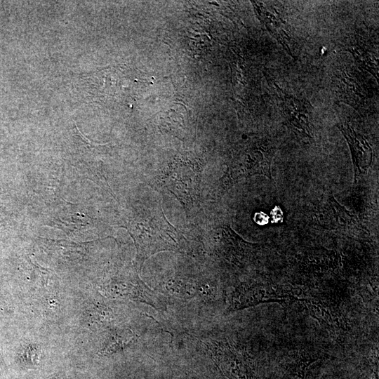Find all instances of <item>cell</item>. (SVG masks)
<instances>
[{
	"instance_id": "5",
	"label": "cell",
	"mask_w": 379,
	"mask_h": 379,
	"mask_svg": "<svg viewBox=\"0 0 379 379\" xmlns=\"http://www.w3.org/2000/svg\"><path fill=\"white\" fill-rule=\"evenodd\" d=\"M332 81L337 97L341 102L357 109L365 107L368 93L357 73L344 70L335 74Z\"/></svg>"
},
{
	"instance_id": "1",
	"label": "cell",
	"mask_w": 379,
	"mask_h": 379,
	"mask_svg": "<svg viewBox=\"0 0 379 379\" xmlns=\"http://www.w3.org/2000/svg\"><path fill=\"white\" fill-rule=\"evenodd\" d=\"M294 291L277 286L253 283L242 284L235 290L229 311H235L253 307L261 303H286L296 300Z\"/></svg>"
},
{
	"instance_id": "2",
	"label": "cell",
	"mask_w": 379,
	"mask_h": 379,
	"mask_svg": "<svg viewBox=\"0 0 379 379\" xmlns=\"http://www.w3.org/2000/svg\"><path fill=\"white\" fill-rule=\"evenodd\" d=\"M318 208L317 218L321 225L333 231L348 234L364 233L357 216L340 204L332 196L324 200Z\"/></svg>"
},
{
	"instance_id": "7",
	"label": "cell",
	"mask_w": 379,
	"mask_h": 379,
	"mask_svg": "<svg viewBox=\"0 0 379 379\" xmlns=\"http://www.w3.org/2000/svg\"><path fill=\"white\" fill-rule=\"evenodd\" d=\"M219 359L229 379H255L252 362L246 353L227 345L220 351Z\"/></svg>"
},
{
	"instance_id": "8",
	"label": "cell",
	"mask_w": 379,
	"mask_h": 379,
	"mask_svg": "<svg viewBox=\"0 0 379 379\" xmlns=\"http://www.w3.org/2000/svg\"><path fill=\"white\" fill-rule=\"evenodd\" d=\"M260 20L269 32L281 44L283 48L292 55L290 43L292 39L286 27V23L274 8H270L259 1H253Z\"/></svg>"
},
{
	"instance_id": "6",
	"label": "cell",
	"mask_w": 379,
	"mask_h": 379,
	"mask_svg": "<svg viewBox=\"0 0 379 379\" xmlns=\"http://www.w3.org/2000/svg\"><path fill=\"white\" fill-rule=\"evenodd\" d=\"M336 126L349 145L354 166V182H357L371 165L373 150L367 140L349 124L340 123Z\"/></svg>"
},
{
	"instance_id": "3",
	"label": "cell",
	"mask_w": 379,
	"mask_h": 379,
	"mask_svg": "<svg viewBox=\"0 0 379 379\" xmlns=\"http://www.w3.org/2000/svg\"><path fill=\"white\" fill-rule=\"evenodd\" d=\"M274 153V148L269 145H258L248 149L231 166V178L237 180L258 174L272 180L271 165Z\"/></svg>"
},
{
	"instance_id": "4",
	"label": "cell",
	"mask_w": 379,
	"mask_h": 379,
	"mask_svg": "<svg viewBox=\"0 0 379 379\" xmlns=\"http://www.w3.org/2000/svg\"><path fill=\"white\" fill-rule=\"evenodd\" d=\"M283 114L292 128L301 135L312 138L309 104L303 99L286 94L277 86Z\"/></svg>"
},
{
	"instance_id": "11",
	"label": "cell",
	"mask_w": 379,
	"mask_h": 379,
	"mask_svg": "<svg viewBox=\"0 0 379 379\" xmlns=\"http://www.w3.org/2000/svg\"><path fill=\"white\" fill-rule=\"evenodd\" d=\"M355 60L366 70L371 73L378 79V58L371 51L355 44L349 48Z\"/></svg>"
},
{
	"instance_id": "9",
	"label": "cell",
	"mask_w": 379,
	"mask_h": 379,
	"mask_svg": "<svg viewBox=\"0 0 379 379\" xmlns=\"http://www.w3.org/2000/svg\"><path fill=\"white\" fill-rule=\"evenodd\" d=\"M296 300L303 304L314 318L327 327L332 328L343 327L342 319L328 302L310 298H298Z\"/></svg>"
},
{
	"instance_id": "10",
	"label": "cell",
	"mask_w": 379,
	"mask_h": 379,
	"mask_svg": "<svg viewBox=\"0 0 379 379\" xmlns=\"http://www.w3.org/2000/svg\"><path fill=\"white\" fill-rule=\"evenodd\" d=\"M223 249L225 255L237 263H242L253 255L258 244L243 240L231 229L224 233Z\"/></svg>"
},
{
	"instance_id": "12",
	"label": "cell",
	"mask_w": 379,
	"mask_h": 379,
	"mask_svg": "<svg viewBox=\"0 0 379 379\" xmlns=\"http://www.w3.org/2000/svg\"><path fill=\"white\" fill-rule=\"evenodd\" d=\"M317 359L305 354L298 357L288 366L282 379H305L309 366Z\"/></svg>"
}]
</instances>
